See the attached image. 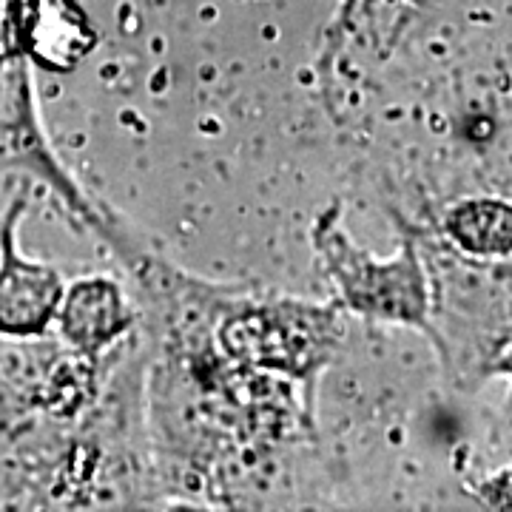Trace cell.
Here are the masks:
<instances>
[{"label":"cell","mask_w":512,"mask_h":512,"mask_svg":"<svg viewBox=\"0 0 512 512\" xmlns=\"http://www.w3.org/2000/svg\"><path fill=\"white\" fill-rule=\"evenodd\" d=\"M211 336L234 365L271 373L316 396L322 373L345 342V311L285 293H248L220 285Z\"/></svg>","instance_id":"1"},{"label":"cell","mask_w":512,"mask_h":512,"mask_svg":"<svg viewBox=\"0 0 512 512\" xmlns=\"http://www.w3.org/2000/svg\"><path fill=\"white\" fill-rule=\"evenodd\" d=\"M430 276V342L464 382L510 373V259L419 242Z\"/></svg>","instance_id":"2"},{"label":"cell","mask_w":512,"mask_h":512,"mask_svg":"<svg viewBox=\"0 0 512 512\" xmlns=\"http://www.w3.org/2000/svg\"><path fill=\"white\" fill-rule=\"evenodd\" d=\"M311 242L316 265L342 311L370 325L419 330L430 339V276L413 234H404L393 256H373L353 242L345 211L333 202L316 214Z\"/></svg>","instance_id":"3"},{"label":"cell","mask_w":512,"mask_h":512,"mask_svg":"<svg viewBox=\"0 0 512 512\" xmlns=\"http://www.w3.org/2000/svg\"><path fill=\"white\" fill-rule=\"evenodd\" d=\"M32 188H43L80 231L106 245L114 242L117 225L94 208L46 140L32 80V52L0 40V202Z\"/></svg>","instance_id":"4"},{"label":"cell","mask_w":512,"mask_h":512,"mask_svg":"<svg viewBox=\"0 0 512 512\" xmlns=\"http://www.w3.org/2000/svg\"><path fill=\"white\" fill-rule=\"evenodd\" d=\"M29 211V191L6 202L0 214V336L35 339L55 325L63 296V274L20 248V222Z\"/></svg>","instance_id":"5"},{"label":"cell","mask_w":512,"mask_h":512,"mask_svg":"<svg viewBox=\"0 0 512 512\" xmlns=\"http://www.w3.org/2000/svg\"><path fill=\"white\" fill-rule=\"evenodd\" d=\"M52 328L57 339L80 359L106 362L137 336L140 316L120 279L92 274L63 288Z\"/></svg>","instance_id":"6"},{"label":"cell","mask_w":512,"mask_h":512,"mask_svg":"<svg viewBox=\"0 0 512 512\" xmlns=\"http://www.w3.org/2000/svg\"><path fill=\"white\" fill-rule=\"evenodd\" d=\"M441 234L456 251L473 259H510L512 208L498 197H473L450 205L441 217Z\"/></svg>","instance_id":"7"},{"label":"cell","mask_w":512,"mask_h":512,"mask_svg":"<svg viewBox=\"0 0 512 512\" xmlns=\"http://www.w3.org/2000/svg\"><path fill=\"white\" fill-rule=\"evenodd\" d=\"M362 6H365V0H339V12L333 18V26H330L328 32V46H325V57H322V66H325L322 72H330V66H333V60L342 52L348 35L356 29V18H359Z\"/></svg>","instance_id":"8"},{"label":"cell","mask_w":512,"mask_h":512,"mask_svg":"<svg viewBox=\"0 0 512 512\" xmlns=\"http://www.w3.org/2000/svg\"><path fill=\"white\" fill-rule=\"evenodd\" d=\"M3 208H6V202H0V214H3Z\"/></svg>","instance_id":"9"}]
</instances>
